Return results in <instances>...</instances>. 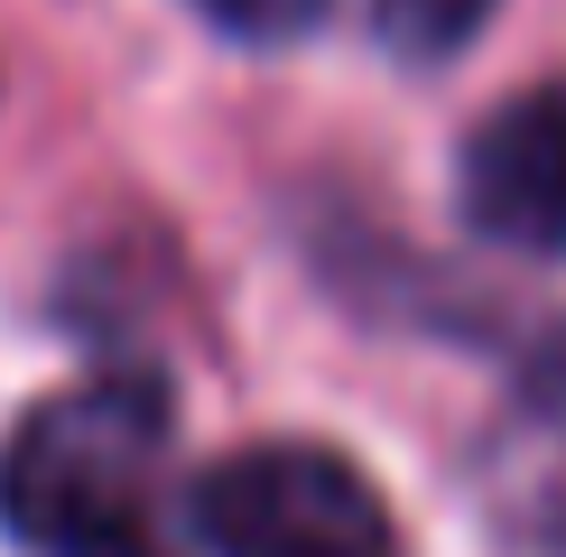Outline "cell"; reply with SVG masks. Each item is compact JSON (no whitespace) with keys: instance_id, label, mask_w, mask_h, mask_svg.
I'll use <instances>...</instances> for the list:
<instances>
[{"instance_id":"1","label":"cell","mask_w":566,"mask_h":557,"mask_svg":"<svg viewBox=\"0 0 566 557\" xmlns=\"http://www.w3.org/2000/svg\"><path fill=\"white\" fill-rule=\"evenodd\" d=\"M168 464V390L149 371H93L38 400L0 446V529L46 557H122Z\"/></svg>"},{"instance_id":"2","label":"cell","mask_w":566,"mask_h":557,"mask_svg":"<svg viewBox=\"0 0 566 557\" xmlns=\"http://www.w3.org/2000/svg\"><path fill=\"white\" fill-rule=\"evenodd\" d=\"M196 539L205 557H399L390 502L363 464L306 437H270L196 483Z\"/></svg>"},{"instance_id":"3","label":"cell","mask_w":566,"mask_h":557,"mask_svg":"<svg viewBox=\"0 0 566 557\" xmlns=\"http://www.w3.org/2000/svg\"><path fill=\"white\" fill-rule=\"evenodd\" d=\"M464 214L511 251L566 261V75L511 93L464 139Z\"/></svg>"},{"instance_id":"4","label":"cell","mask_w":566,"mask_h":557,"mask_svg":"<svg viewBox=\"0 0 566 557\" xmlns=\"http://www.w3.org/2000/svg\"><path fill=\"white\" fill-rule=\"evenodd\" d=\"M483 19H492V0H371V29H381V46H390V56H409V65L455 56Z\"/></svg>"},{"instance_id":"5","label":"cell","mask_w":566,"mask_h":557,"mask_svg":"<svg viewBox=\"0 0 566 557\" xmlns=\"http://www.w3.org/2000/svg\"><path fill=\"white\" fill-rule=\"evenodd\" d=\"M205 19H214V29H232V38H297V29H316V10L325 0H196Z\"/></svg>"},{"instance_id":"6","label":"cell","mask_w":566,"mask_h":557,"mask_svg":"<svg viewBox=\"0 0 566 557\" xmlns=\"http://www.w3.org/2000/svg\"><path fill=\"white\" fill-rule=\"evenodd\" d=\"M538 409H548V418H557V428H566V371H557V381H548V390H538ZM538 539H548V548L566 557V474L548 483V493H538Z\"/></svg>"}]
</instances>
